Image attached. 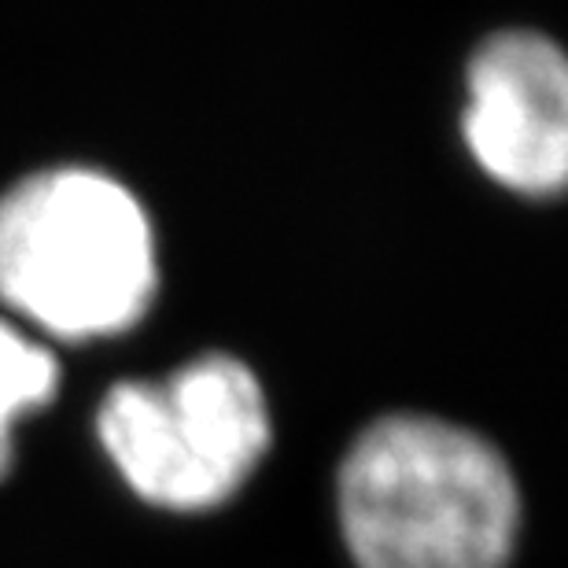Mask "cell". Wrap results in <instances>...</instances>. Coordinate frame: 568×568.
Returning a JSON list of instances; mask_svg holds the SVG:
<instances>
[{"label": "cell", "instance_id": "cell-1", "mask_svg": "<svg viewBox=\"0 0 568 568\" xmlns=\"http://www.w3.org/2000/svg\"><path fill=\"white\" fill-rule=\"evenodd\" d=\"M336 506L358 568H509L517 550L509 462L439 417L373 422L344 454Z\"/></svg>", "mask_w": 568, "mask_h": 568}, {"label": "cell", "instance_id": "cell-2", "mask_svg": "<svg viewBox=\"0 0 568 568\" xmlns=\"http://www.w3.org/2000/svg\"><path fill=\"white\" fill-rule=\"evenodd\" d=\"M155 236L126 185L44 170L0 200V300L60 339L122 333L155 295Z\"/></svg>", "mask_w": 568, "mask_h": 568}, {"label": "cell", "instance_id": "cell-3", "mask_svg": "<svg viewBox=\"0 0 568 568\" xmlns=\"http://www.w3.org/2000/svg\"><path fill=\"white\" fill-rule=\"evenodd\" d=\"M97 432L133 495L174 514H200L230 503L263 462L270 406L244 362L203 355L166 381L111 388Z\"/></svg>", "mask_w": 568, "mask_h": 568}, {"label": "cell", "instance_id": "cell-4", "mask_svg": "<svg viewBox=\"0 0 568 568\" xmlns=\"http://www.w3.org/2000/svg\"><path fill=\"white\" fill-rule=\"evenodd\" d=\"M462 133L498 185L558 196L568 166L565 55L536 30H506L476 49Z\"/></svg>", "mask_w": 568, "mask_h": 568}, {"label": "cell", "instance_id": "cell-5", "mask_svg": "<svg viewBox=\"0 0 568 568\" xmlns=\"http://www.w3.org/2000/svg\"><path fill=\"white\" fill-rule=\"evenodd\" d=\"M55 381H60V366L52 351L0 317V476L11 469V454H16L11 432L30 410L52 399Z\"/></svg>", "mask_w": 568, "mask_h": 568}]
</instances>
